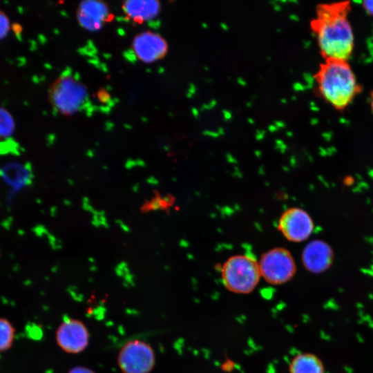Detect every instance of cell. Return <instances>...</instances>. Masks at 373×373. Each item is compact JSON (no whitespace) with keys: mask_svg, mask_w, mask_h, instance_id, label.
I'll list each match as a JSON object with an SVG mask.
<instances>
[{"mask_svg":"<svg viewBox=\"0 0 373 373\" xmlns=\"http://www.w3.org/2000/svg\"><path fill=\"white\" fill-rule=\"evenodd\" d=\"M350 1L320 4L311 28L316 35L320 52L324 59L347 60L354 46V36L348 19Z\"/></svg>","mask_w":373,"mask_h":373,"instance_id":"obj_1","label":"cell"},{"mask_svg":"<svg viewBox=\"0 0 373 373\" xmlns=\"http://www.w3.org/2000/svg\"><path fill=\"white\" fill-rule=\"evenodd\" d=\"M15 329L6 319L0 318V352L8 350L14 340Z\"/></svg>","mask_w":373,"mask_h":373,"instance_id":"obj_15","label":"cell"},{"mask_svg":"<svg viewBox=\"0 0 373 373\" xmlns=\"http://www.w3.org/2000/svg\"><path fill=\"white\" fill-rule=\"evenodd\" d=\"M370 107H371L372 112L373 113V91L371 93Z\"/></svg>","mask_w":373,"mask_h":373,"instance_id":"obj_19","label":"cell"},{"mask_svg":"<svg viewBox=\"0 0 373 373\" xmlns=\"http://www.w3.org/2000/svg\"><path fill=\"white\" fill-rule=\"evenodd\" d=\"M122 8L130 19L141 23L157 16L161 5L158 1L153 0L126 1L123 2Z\"/></svg>","mask_w":373,"mask_h":373,"instance_id":"obj_12","label":"cell"},{"mask_svg":"<svg viewBox=\"0 0 373 373\" xmlns=\"http://www.w3.org/2000/svg\"><path fill=\"white\" fill-rule=\"evenodd\" d=\"M334 254L330 246L321 240L309 242L304 248L302 260L305 267L314 274L322 273L331 266Z\"/></svg>","mask_w":373,"mask_h":373,"instance_id":"obj_11","label":"cell"},{"mask_svg":"<svg viewBox=\"0 0 373 373\" xmlns=\"http://www.w3.org/2000/svg\"><path fill=\"white\" fill-rule=\"evenodd\" d=\"M321 96L337 111L345 110L362 90L347 60L329 58L314 75Z\"/></svg>","mask_w":373,"mask_h":373,"instance_id":"obj_2","label":"cell"},{"mask_svg":"<svg viewBox=\"0 0 373 373\" xmlns=\"http://www.w3.org/2000/svg\"><path fill=\"white\" fill-rule=\"evenodd\" d=\"M362 7L369 15L373 17V1H363Z\"/></svg>","mask_w":373,"mask_h":373,"instance_id":"obj_17","label":"cell"},{"mask_svg":"<svg viewBox=\"0 0 373 373\" xmlns=\"http://www.w3.org/2000/svg\"><path fill=\"white\" fill-rule=\"evenodd\" d=\"M56 339L58 345L64 351L77 354L86 347L89 334L80 321L66 318L58 327Z\"/></svg>","mask_w":373,"mask_h":373,"instance_id":"obj_8","label":"cell"},{"mask_svg":"<svg viewBox=\"0 0 373 373\" xmlns=\"http://www.w3.org/2000/svg\"><path fill=\"white\" fill-rule=\"evenodd\" d=\"M290 373H325L322 361L315 354L302 353L296 355L289 365Z\"/></svg>","mask_w":373,"mask_h":373,"instance_id":"obj_13","label":"cell"},{"mask_svg":"<svg viewBox=\"0 0 373 373\" xmlns=\"http://www.w3.org/2000/svg\"><path fill=\"white\" fill-rule=\"evenodd\" d=\"M10 28V19L7 15L0 10V40L6 37Z\"/></svg>","mask_w":373,"mask_h":373,"instance_id":"obj_16","label":"cell"},{"mask_svg":"<svg viewBox=\"0 0 373 373\" xmlns=\"http://www.w3.org/2000/svg\"><path fill=\"white\" fill-rule=\"evenodd\" d=\"M261 276L269 283L283 284L289 280L296 272V265L291 254L286 249L269 250L259 263Z\"/></svg>","mask_w":373,"mask_h":373,"instance_id":"obj_5","label":"cell"},{"mask_svg":"<svg viewBox=\"0 0 373 373\" xmlns=\"http://www.w3.org/2000/svg\"><path fill=\"white\" fill-rule=\"evenodd\" d=\"M15 122L12 115L0 106V141L10 137L14 133Z\"/></svg>","mask_w":373,"mask_h":373,"instance_id":"obj_14","label":"cell"},{"mask_svg":"<svg viewBox=\"0 0 373 373\" xmlns=\"http://www.w3.org/2000/svg\"><path fill=\"white\" fill-rule=\"evenodd\" d=\"M77 19L79 25L90 31H97L106 22L113 19L108 7L101 1H84L77 10Z\"/></svg>","mask_w":373,"mask_h":373,"instance_id":"obj_10","label":"cell"},{"mask_svg":"<svg viewBox=\"0 0 373 373\" xmlns=\"http://www.w3.org/2000/svg\"><path fill=\"white\" fill-rule=\"evenodd\" d=\"M131 48L140 61L149 64L160 60L166 55L168 44L160 34L147 30L134 37Z\"/></svg>","mask_w":373,"mask_h":373,"instance_id":"obj_9","label":"cell"},{"mask_svg":"<svg viewBox=\"0 0 373 373\" xmlns=\"http://www.w3.org/2000/svg\"><path fill=\"white\" fill-rule=\"evenodd\" d=\"M260 276L259 265L245 256L231 257L225 262L222 269L224 286L229 291L238 294L251 292L257 285Z\"/></svg>","mask_w":373,"mask_h":373,"instance_id":"obj_4","label":"cell"},{"mask_svg":"<svg viewBox=\"0 0 373 373\" xmlns=\"http://www.w3.org/2000/svg\"><path fill=\"white\" fill-rule=\"evenodd\" d=\"M52 107L65 116L79 111L86 104L88 93L86 86L70 75L59 77L48 90Z\"/></svg>","mask_w":373,"mask_h":373,"instance_id":"obj_3","label":"cell"},{"mask_svg":"<svg viewBox=\"0 0 373 373\" xmlns=\"http://www.w3.org/2000/svg\"><path fill=\"white\" fill-rule=\"evenodd\" d=\"M118 365L123 373H149L155 365L153 350L144 341H128L119 352Z\"/></svg>","mask_w":373,"mask_h":373,"instance_id":"obj_6","label":"cell"},{"mask_svg":"<svg viewBox=\"0 0 373 373\" xmlns=\"http://www.w3.org/2000/svg\"><path fill=\"white\" fill-rule=\"evenodd\" d=\"M278 227L289 240L302 242L311 236L314 224L305 211L299 208H291L282 215Z\"/></svg>","mask_w":373,"mask_h":373,"instance_id":"obj_7","label":"cell"},{"mask_svg":"<svg viewBox=\"0 0 373 373\" xmlns=\"http://www.w3.org/2000/svg\"><path fill=\"white\" fill-rule=\"evenodd\" d=\"M68 373H94L92 370L84 367H76L72 369Z\"/></svg>","mask_w":373,"mask_h":373,"instance_id":"obj_18","label":"cell"}]
</instances>
